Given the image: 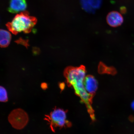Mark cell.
<instances>
[{"label":"cell","mask_w":134,"mask_h":134,"mask_svg":"<svg viewBox=\"0 0 134 134\" xmlns=\"http://www.w3.org/2000/svg\"><path fill=\"white\" fill-rule=\"evenodd\" d=\"M65 76L68 84L72 86L75 93L81 99L87 107L92 105V95L85 90L84 81L86 76V71L83 67L70 68L65 72Z\"/></svg>","instance_id":"6da1fadb"},{"label":"cell","mask_w":134,"mask_h":134,"mask_svg":"<svg viewBox=\"0 0 134 134\" xmlns=\"http://www.w3.org/2000/svg\"><path fill=\"white\" fill-rule=\"evenodd\" d=\"M37 22L35 17L29 15V13L24 11L17 14L11 22L6 24L8 29L14 35L23 32L29 33Z\"/></svg>","instance_id":"7a4b0ae2"},{"label":"cell","mask_w":134,"mask_h":134,"mask_svg":"<svg viewBox=\"0 0 134 134\" xmlns=\"http://www.w3.org/2000/svg\"><path fill=\"white\" fill-rule=\"evenodd\" d=\"M66 113L63 109L56 108L49 115H46L45 120L48 122L52 131L55 132L57 128L71 126V122L66 120Z\"/></svg>","instance_id":"3957f363"},{"label":"cell","mask_w":134,"mask_h":134,"mask_svg":"<svg viewBox=\"0 0 134 134\" xmlns=\"http://www.w3.org/2000/svg\"><path fill=\"white\" fill-rule=\"evenodd\" d=\"M8 120L13 128L21 130L27 124L29 118L27 113L24 110L18 108L11 112L8 116Z\"/></svg>","instance_id":"277c9868"},{"label":"cell","mask_w":134,"mask_h":134,"mask_svg":"<svg viewBox=\"0 0 134 134\" xmlns=\"http://www.w3.org/2000/svg\"><path fill=\"white\" fill-rule=\"evenodd\" d=\"M82 7L87 12L94 13L101 6L102 0H80Z\"/></svg>","instance_id":"5b68a950"},{"label":"cell","mask_w":134,"mask_h":134,"mask_svg":"<svg viewBox=\"0 0 134 134\" xmlns=\"http://www.w3.org/2000/svg\"><path fill=\"white\" fill-rule=\"evenodd\" d=\"M108 24L112 27H117L123 23L124 19L121 15L118 12L113 11L109 13L107 17Z\"/></svg>","instance_id":"8992f818"},{"label":"cell","mask_w":134,"mask_h":134,"mask_svg":"<svg viewBox=\"0 0 134 134\" xmlns=\"http://www.w3.org/2000/svg\"><path fill=\"white\" fill-rule=\"evenodd\" d=\"M26 7V0H10L8 10L10 13H15L24 11Z\"/></svg>","instance_id":"52a82bcc"},{"label":"cell","mask_w":134,"mask_h":134,"mask_svg":"<svg viewBox=\"0 0 134 134\" xmlns=\"http://www.w3.org/2000/svg\"><path fill=\"white\" fill-rule=\"evenodd\" d=\"M85 90L92 95L96 92L98 87V83L94 77L90 75L86 76L84 81Z\"/></svg>","instance_id":"ba28073f"},{"label":"cell","mask_w":134,"mask_h":134,"mask_svg":"<svg viewBox=\"0 0 134 134\" xmlns=\"http://www.w3.org/2000/svg\"><path fill=\"white\" fill-rule=\"evenodd\" d=\"M0 45L1 48H5L8 46L10 42L11 36L9 32L3 29L0 31Z\"/></svg>","instance_id":"9c48e42d"},{"label":"cell","mask_w":134,"mask_h":134,"mask_svg":"<svg viewBox=\"0 0 134 134\" xmlns=\"http://www.w3.org/2000/svg\"><path fill=\"white\" fill-rule=\"evenodd\" d=\"M0 100L1 102H6L8 101V97L7 92L4 87H1L0 88Z\"/></svg>","instance_id":"30bf717a"},{"label":"cell","mask_w":134,"mask_h":134,"mask_svg":"<svg viewBox=\"0 0 134 134\" xmlns=\"http://www.w3.org/2000/svg\"><path fill=\"white\" fill-rule=\"evenodd\" d=\"M120 11L122 13H125L126 12V8L124 7H122L120 8Z\"/></svg>","instance_id":"8fae6325"},{"label":"cell","mask_w":134,"mask_h":134,"mask_svg":"<svg viewBox=\"0 0 134 134\" xmlns=\"http://www.w3.org/2000/svg\"><path fill=\"white\" fill-rule=\"evenodd\" d=\"M42 87L43 89H46L47 88V85L45 83H43V84L42 85Z\"/></svg>","instance_id":"7c38bea8"},{"label":"cell","mask_w":134,"mask_h":134,"mask_svg":"<svg viewBox=\"0 0 134 134\" xmlns=\"http://www.w3.org/2000/svg\"><path fill=\"white\" fill-rule=\"evenodd\" d=\"M131 107L134 110V100L132 103Z\"/></svg>","instance_id":"4fadbf2b"}]
</instances>
